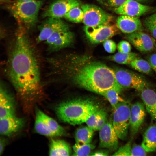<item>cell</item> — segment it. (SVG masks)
<instances>
[{
	"label": "cell",
	"instance_id": "cell-32",
	"mask_svg": "<svg viewBox=\"0 0 156 156\" xmlns=\"http://www.w3.org/2000/svg\"><path fill=\"white\" fill-rule=\"evenodd\" d=\"M146 152L141 145L135 144L132 147L131 156H145Z\"/></svg>",
	"mask_w": 156,
	"mask_h": 156
},
{
	"label": "cell",
	"instance_id": "cell-8",
	"mask_svg": "<svg viewBox=\"0 0 156 156\" xmlns=\"http://www.w3.org/2000/svg\"><path fill=\"white\" fill-rule=\"evenodd\" d=\"M116 25L110 23L94 26H85L83 30L89 40L92 43L103 42L118 33Z\"/></svg>",
	"mask_w": 156,
	"mask_h": 156
},
{
	"label": "cell",
	"instance_id": "cell-24",
	"mask_svg": "<svg viewBox=\"0 0 156 156\" xmlns=\"http://www.w3.org/2000/svg\"><path fill=\"white\" fill-rule=\"evenodd\" d=\"M138 55L133 52L122 53L118 52L109 57V59L118 64H129L136 58Z\"/></svg>",
	"mask_w": 156,
	"mask_h": 156
},
{
	"label": "cell",
	"instance_id": "cell-11",
	"mask_svg": "<svg viewBox=\"0 0 156 156\" xmlns=\"http://www.w3.org/2000/svg\"><path fill=\"white\" fill-rule=\"evenodd\" d=\"M99 131V147L112 151L117 150L119 138L112 122L107 121Z\"/></svg>",
	"mask_w": 156,
	"mask_h": 156
},
{
	"label": "cell",
	"instance_id": "cell-16",
	"mask_svg": "<svg viewBox=\"0 0 156 156\" xmlns=\"http://www.w3.org/2000/svg\"><path fill=\"white\" fill-rule=\"evenodd\" d=\"M25 124L24 119L15 115L0 118V134L6 136L12 135L21 130Z\"/></svg>",
	"mask_w": 156,
	"mask_h": 156
},
{
	"label": "cell",
	"instance_id": "cell-34",
	"mask_svg": "<svg viewBox=\"0 0 156 156\" xmlns=\"http://www.w3.org/2000/svg\"><path fill=\"white\" fill-rule=\"evenodd\" d=\"M148 62L152 69L156 73V53L152 54L149 56Z\"/></svg>",
	"mask_w": 156,
	"mask_h": 156
},
{
	"label": "cell",
	"instance_id": "cell-29",
	"mask_svg": "<svg viewBox=\"0 0 156 156\" xmlns=\"http://www.w3.org/2000/svg\"><path fill=\"white\" fill-rule=\"evenodd\" d=\"M132 146L130 141L120 147L112 155L113 156H131Z\"/></svg>",
	"mask_w": 156,
	"mask_h": 156
},
{
	"label": "cell",
	"instance_id": "cell-26",
	"mask_svg": "<svg viewBox=\"0 0 156 156\" xmlns=\"http://www.w3.org/2000/svg\"><path fill=\"white\" fill-rule=\"evenodd\" d=\"M129 65L134 70L145 74H150L152 72V69L148 62L142 58H136Z\"/></svg>",
	"mask_w": 156,
	"mask_h": 156
},
{
	"label": "cell",
	"instance_id": "cell-33",
	"mask_svg": "<svg viewBox=\"0 0 156 156\" xmlns=\"http://www.w3.org/2000/svg\"><path fill=\"white\" fill-rule=\"evenodd\" d=\"M144 24L156 40V23L150 21L146 19L144 21Z\"/></svg>",
	"mask_w": 156,
	"mask_h": 156
},
{
	"label": "cell",
	"instance_id": "cell-37",
	"mask_svg": "<svg viewBox=\"0 0 156 156\" xmlns=\"http://www.w3.org/2000/svg\"><path fill=\"white\" fill-rule=\"evenodd\" d=\"M5 140L3 138H1L0 141V154L1 155L3 153L4 150L5 145Z\"/></svg>",
	"mask_w": 156,
	"mask_h": 156
},
{
	"label": "cell",
	"instance_id": "cell-6",
	"mask_svg": "<svg viewBox=\"0 0 156 156\" xmlns=\"http://www.w3.org/2000/svg\"><path fill=\"white\" fill-rule=\"evenodd\" d=\"M116 79L123 88H132L141 91L148 87V83L141 75L132 71L122 68L115 69Z\"/></svg>",
	"mask_w": 156,
	"mask_h": 156
},
{
	"label": "cell",
	"instance_id": "cell-10",
	"mask_svg": "<svg viewBox=\"0 0 156 156\" xmlns=\"http://www.w3.org/2000/svg\"><path fill=\"white\" fill-rule=\"evenodd\" d=\"M153 7L144 5L135 0H126L121 6L114 9L120 15L138 17L153 10Z\"/></svg>",
	"mask_w": 156,
	"mask_h": 156
},
{
	"label": "cell",
	"instance_id": "cell-20",
	"mask_svg": "<svg viewBox=\"0 0 156 156\" xmlns=\"http://www.w3.org/2000/svg\"><path fill=\"white\" fill-rule=\"evenodd\" d=\"M71 154L70 145L64 140L52 139L49 150L50 156H69Z\"/></svg>",
	"mask_w": 156,
	"mask_h": 156
},
{
	"label": "cell",
	"instance_id": "cell-27",
	"mask_svg": "<svg viewBox=\"0 0 156 156\" xmlns=\"http://www.w3.org/2000/svg\"><path fill=\"white\" fill-rule=\"evenodd\" d=\"M94 146L91 143L88 144H79L76 143L73 146V156L90 155L92 150Z\"/></svg>",
	"mask_w": 156,
	"mask_h": 156
},
{
	"label": "cell",
	"instance_id": "cell-1",
	"mask_svg": "<svg viewBox=\"0 0 156 156\" xmlns=\"http://www.w3.org/2000/svg\"><path fill=\"white\" fill-rule=\"evenodd\" d=\"M14 38L8 48L5 75L21 98H40L44 92L39 53L23 29L17 31Z\"/></svg>",
	"mask_w": 156,
	"mask_h": 156
},
{
	"label": "cell",
	"instance_id": "cell-4",
	"mask_svg": "<svg viewBox=\"0 0 156 156\" xmlns=\"http://www.w3.org/2000/svg\"><path fill=\"white\" fill-rule=\"evenodd\" d=\"M43 3L42 0H13L8 4V9L19 24L30 28L36 23L38 13Z\"/></svg>",
	"mask_w": 156,
	"mask_h": 156
},
{
	"label": "cell",
	"instance_id": "cell-7",
	"mask_svg": "<svg viewBox=\"0 0 156 156\" xmlns=\"http://www.w3.org/2000/svg\"><path fill=\"white\" fill-rule=\"evenodd\" d=\"M84 13L83 22L86 26H94L110 23L112 16L101 8L91 4L82 5Z\"/></svg>",
	"mask_w": 156,
	"mask_h": 156
},
{
	"label": "cell",
	"instance_id": "cell-36",
	"mask_svg": "<svg viewBox=\"0 0 156 156\" xmlns=\"http://www.w3.org/2000/svg\"><path fill=\"white\" fill-rule=\"evenodd\" d=\"M108 152L104 150H99L91 153L90 155L95 156H105L108 155Z\"/></svg>",
	"mask_w": 156,
	"mask_h": 156
},
{
	"label": "cell",
	"instance_id": "cell-2",
	"mask_svg": "<svg viewBox=\"0 0 156 156\" xmlns=\"http://www.w3.org/2000/svg\"><path fill=\"white\" fill-rule=\"evenodd\" d=\"M74 79L81 87L99 94L110 89L120 93L123 89L118 82L114 70L99 62L84 65L77 72Z\"/></svg>",
	"mask_w": 156,
	"mask_h": 156
},
{
	"label": "cell",
	"instance_id": "cell-15",
	"mask_svg": "<svg viewBox=\"0 0 156 156\" xmlns=\"http://www.w3.org/2000/svg\"><path fill=\"white\" fill-rule=\"evenodd\" d=\"M14 98L2 82L0 88V118L15 115Z\"/></svg>",
	"mask_w": 156,
	"mask_h": 156
},
{
	"label": "cell",
	"instance_id": "cell-30",
	"mask_svg": "<svg viewBox=\"0 0 156 156\" xmlns=\"http://www.w3.org/2000/svg\"><path fill=\"white\" fill-rule=\"evenodd\" d=\"M119 52L122 53H129L131 52V47L130 43L125 40L120 42L117 46Z\"/></svg>",
	"mask_w": 156,
	"mask_h": 156
},
{
	"label": "cell",
	"instance_id": "cell-5",
	"mask_svg": "<svg viewBox=\"0 0 156 156\" xmlns=\"http://www.w3.org/2000/svg\"><path fill=\"white\" fill-rule=\"evenodd\" d=\"M130 106L125 101L119 103L114 108L112 122L119 139L125 140L130 124Z\"/></svg>",
	"mask_w": 156,
	"mask_h": 156
},
{
	"label": "cell",
	"instance_id": "cell-3",
	"mask_svg": "<svg viewBox=\"0 0 156 156\" xmlns=\"http://www.w3.org/2000/svg\"><path fill=\"white\" fill-rule=\"evenodd\" d=\"M99 108L92 100L78 98L63 101L57 105L55 110L61 121L74 125L86 123Z\"/></svg>",
	"mask_w": 156,
	"mask_h": 156
},
{
	"label": "cell",
	"instance_id": "cell-35",
	"mask_svg": "<svg viewBox=\"0 0 156 156\" xmlns=\"http://www.w3.org/2000/svg\"><path fill=\"white\" fill-rule=\"evenodd\" d=\"M126 0H107L109 6L114 8L118 7Z\"/></svg>",
	"mask_w": 156,
	"mask_h": 156
},
{
	"label": "cell",
	"instance_id": "cell-13",
	"mask_svg": "<svg viewBox=\"0 0 156 156\" xmlns=\"http://www.w3.org/2000/svg\"><path fill=\"white\" fill-rule=\"evenodd\" d=\"M126 38L136 49L142 52L151 51L155 47L153 40L148 35L142 31L127 34Z\"/></svg>",
	"mask_w": 156,
	"mask_h": 156
},
{
	"label": "cell",
	"instance_id": "cell-43",
	"mask_svg": "<svg viewBox=\"0 0 156 156\" xmlns=\"http://www.w3.org/2000/svg\"><path fill=\"white\" fill-rule=\"evenodd\" d=\"M155 46L156 47V44L155 43Z\"/></svg>",
	"mask_w": 156,
	"mask_h": 156
},
{
	"label": "cell",
	"instance_id": "cell-40",
	"mask_svg": "<svg viewBox=\"0 0 156 156\" xmlns=\"http://www.w3.org/2000/svg\"><path fill=\"white\" fill-rule=\"evenodd\" d=\"M100 3L104 5L105 4V2L106 0H96Z\"/></svg>",
	"mask_w": 156,
	"mask_h": 156
},
{
	"label": "cell",
	"instance_id": "cell-18",
	"mask_svg": "<svg viewBox=\"0 0 156 156\" xmlns=\"http://www.w3.org/2000/svg\"><path fill=\"white\" fill-rule=\"evenodd\" d=\"M116 24L119 30L126 34L144 29L140 20L135 17L120 15L117 19Z\"/></svg>",
	"mask_w": 156,
	"mask_h": 156
},
{
	"label": "cell",
	"instance_id": "cell-21",
	"mask_svg": "<svg viewBox=\"0 0 156 156\" xmlns=\"http://www.w3.org/2000/svg\"><path fill=\"white\" fill-rule=\"evenodd\" d=\"M107 118L106 111L99 108L91 116L85 123L94 131H99L107 121Z\"/></svg>",
	"mask_w": 156,
	"mask_h": 156
},
{
	"label": "cell",
	"instance_id": "cell-12",
	"mask_svg": "<svg viewBox=\"0 0 156 156\" xmlns=\"http://www.w3.org/2000/svg\"><path fill=\"white\" fill-rule=\"evenodd\" d=\"M35 113L34 128L36 132L47 137H55L53 119L38 108Z\"/></svg>",
	"mask_w": 156,
	"mask_h": 156
},
{
	"label": "cell",
	"instance_id": "cell-25",
	"mask_svg": "<svg viewBox=\"0 0 156 156\" xmlns=\"http://www.w3.org/2000/svg\"><path fill=\"white\" fill-rule=\"evenodd\" d=\"M120 93L115 90L110 89L102 92L99 94L108 101L114 109L119 103L125 101L119 96Z\"/></svg>",
	"mask_w": 156,
	"mask_h": 156
},
{
	"label": "cell",
	"instance_id": "cell-39",
	"mask_svg": "<svg viewBox=\"0 0 156 156\" xmlns=\"http://www.w3.org/2000/svg\"><path fill=\"white\" fill-rule=\"evenodd\" d=\"M141 3L148 2L151 0H135Z\"/></svg>",
	"mask_w": 156,
	"mask_h": 156
},
{
	"label": "cell",
	"instance_id": "cell-23",
	"mask_svg": "<svg viewBox=\"0 0 156 156\" xmlns=\"http://www.w3.org/2000/svg\"><path fill=\"white\" fill-rule=\"evenodd\" d=\"M94 130L88 126L80 127L77 129L75 133L76 143L88 144L91 143L94 135Z\"/></svg>",
	"mask_w": 156,
	"mask_h": 156
},
{
	"label": "cell",
	"instance_id": "cell-14",
	"mask_svg": "<svg viewBox=\"0 0 156 156\" xmlns=\"http://www.w3.org/2000/svg\"><path fill=\"white\" fill-rule=\"evenodd\" d=\"M68 25L60 18H47L39 27L36 43L44 42L55 31Z\"/></svg>",
	"mask_w": 156,
	"mask_h": 156
},
{
	"label": "cell",
	"instance_id": "cell-38",
	"mask_svg": "<svg viewBox=\"0 0 156 156\" xmlns=\"http://www.w3.org/2000/svg\"><path fill=\"white\" fill-rule=\"evenodd\" d=\"M146 19L150 21L156 23V12L150 16Z\"/></svg>",
	"mask_w": 156,
	"mask_h": 156
},
{
	"label": "cell",
	"instance_id": "cell-17",
	"mask_svg": "<svg viewBox=\"0 0 156 156\" xmlns=\"http://www.w3.org/2000/svg\"><path fill=\"white\" fill-rule=\"evenodd\" d=\"M145 109L144 103L140 102H136L130 106V126L133 135L137 133L144 120Z\"/></svg>",
	"mask_w": 156,
	"mask_h": 156
},
{
	"label": "cell",
	"instance_id": "cell-31",
	"mask_svg": "<svg viewBox=\"0 0 156 156\" xmlns=\"http://www.w3.org/2000/svg\"><path fill=\"white\" fill-rule=\"evenodd\" d=\"M103 46L105 50L109 53H113L115 51L116 46L113 40L107 39L103 42Z\"/></svg>",
	"mask_w": 156,
	"mask_h": 156
},
{
	"label": "cell",
	"instance_id": "cell-41",
	"mask_svg": "<svg viewBox=\"0 0 156 156\" xmlns=\"http://www.w3.org/2000/svg\"><path fill=\"white\" fill-rule=\"evenodd\" d=\"M13 0L22 1H34V0Z\"/></svg>",
	"mask_w": 156,
	"mask_h": 156
},
{
	"label": "cell",
	"instance_id": "cell-42",
	"mask_svg": "<svg viewBox=\"0 0 156 156\" xmlns=\"http://www.w3.org/2000/svg\"><path fill=\"white\" fill-rule=\"evenodd\" d=\"M8 0H0L1 2H3Z\"/></svg>",
	"mask_w": 156,
	"mask_h": 156
},
{
	"label": "cell",
	"instance_id": "cell-28",
	"mask_svg": "<svg viewBox=\"0 0 156 156\" xmlns=\"http://www.w3.org/2000/svg\"><path fill=\"white\" fill-rule=\"evenodd\" d=\"M64 17L70 21L79 23L83 22L84 13L79 6L70 9Z\"/></svg>",
	"mask_w": 156,
	"mask_h": 156
},
{
	"label": "cell",
	"instance_id": "cell-22",
	"mask_svg": "<svg viewBox=\"0 0 156 156\" xmlns=\"http://www.w3.org/2000/svg\"><path fill=\"white\" fill-rule=\"evenodd\" d=\"M141 145L147 152L156 151V125H151L146 130Z\"/></svg>",
	"mask_w": 156,
	"mask_h": 156
},
{
	"label": "cell",
	"instance_id": "cell-19",
	"mask_svg": "<svg viewBox=\"0 0 156 156\" xmlns=\"http://www.w3.org/2000/svg\"><path fill=\"white\" fill-rule=\"evenodd\" d=\"M140 92V96L146 110L156 121V91L147 87Z\"/></svg>",
	"mask_w": 156,
	"mask_h": 156
},
{
	"label": "cell",
	"instance_id": "cell-9",
	"mask_svg": "<svg viewBox=\"0 0 156 156\" xmlns=\"http://www.w3.org/2000/svg\"><path fill=\"white\" fill-rule=\"evenodd\" d=\"M78 0H56L51 3L44 11L43 17L61 18L71 9L79 6Z\"/></svg>",
	"mask_w": 156,
	"mask_h": 156
}]
</instances>
